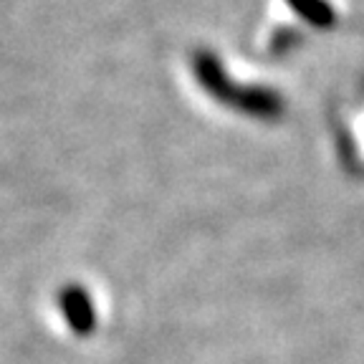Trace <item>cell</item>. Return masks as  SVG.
I'll return each instance as SVG.
<instances>
[{"mask_svg": "<svg viewBox=\"0 0 364 364\" xmlns=\"http://www.w3.org/2000/svg\"><path fill=\"white\" fill-rule=\"evenodd\" d=\"M341 16V0H268L258 31V48L286 53L311 36L331 31Z\"/></svg>", "mask_w": 364, "mask_h": 364, "instance_id": "7a4b0ae2", "label": "cell"}, {"mask_svg": "<svg viewBox=\"0 0 364 364\" xmlns=\"http://www.w3.org/2000/svg\"><path fill=\"white\" fill-rule=\"evenodd\" d=\"M190 76L203 97L250 117H279L281 104L286 102L279 89L256 81L210 48H198L190 56Z\"/></svg>", "mask_w": 364, "mask_h": 364, "instance_id": "6da1fadb", "label": "cell"}, {"mask_svg": "<svg viewBox=\"0 0 364 364\" xmlns=\"http://www.w3.org/2000/svg\"><path fill=\"white\" fill-rule=\"evenodd\" d=\"M63 301H66V314H68V318H71V324H74L76 329H86L91 316H89V306H86L84 294L68 291V294L63 296Z\"/></svg>", "mask_w": 364, "mask_h": 364, "instance_id": "277c9868", "label": "cell"}, {"mask_svg": "<svg viewBox=\"0 0 364 364\" xmlns=\"http://www.w3.org/2000/svg\"><path fill=\"white\" fill-rule=\"evenodd\" d=\"M341 102L344 104L336 112L339 139H347L352 152H364V84Z\"/></svg>", "mask_w": 364, "mask_h": 364, "instance_id": "3957f363", "label": "cell"}]
</instances>
